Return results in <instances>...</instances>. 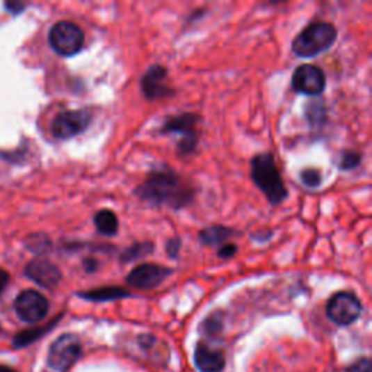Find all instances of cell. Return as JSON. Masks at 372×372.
Returning <instances> with one entry per match:
<instances>
[{"label": "cell", "mask_w": 372, "mask_h": 372, "mask_svg": "<svg viewBox=\"0 0 372 372\" xmlns=\"http://www.w3.org/2000/svg\"><path fill=\"white\" fill-rule=\"evenodd\" d=\"M301 182L307 186V188H318L323 182V177L318 169L314 168H309V169H304L301 172Z\"/></svg>", "instance_id": "20"}, {"label": "cell", "mask_w": 372, "mask_h": 372, "mask_svg": "<svg viewBox=\"0 0 372 372\" xmlns=\"http://www.w3.org/2000/svg\"><path fill=\"white\" fill-rule=\"evenodd\" d=\"M326 88V76L314 64H302L293 74V89L302 95H320Z\"/></svg>", "instance_id": "11"}, {"label": "cell", "mask_w": 372, "mask_h": 372, "mask_svg": "<svg viewBox=\"0 0 372 372\" xmlns=\"http://www.w3.org/2000/svg\"><path fill=\"white\" fill-rule=\"evenodd\" d=\"M237 253V246L236 245H223L218 249V257L221 259H230Z\"/></svg>", "instance_id": "24"}, {"label": "cell", "mask_w": 372, "mask_h": 372, "mask_svg": "<svg viewBox=\"0 0 372 372\" xmlns=\"http://www.w3.org/2000/svg\"><path fill=\"white\" fill-rule=\"evenodd\" d=\"M8 282H9V273L6 270H0V296H2Z\"/></svg>", "instance_id": "26"}, {"label": "cell", "mask_w": 372, "mask_h": 372, "mask_svg": "<svg viewBox=\"0 0 372 372\" xmlns=\"http://www.w3.org/2000/svg\"><path fill=\"white\" fill-rule=\"evenodd\" d=\"M181 248H182V241H181V238H177V237L170 238V240H169V243H168V246H166V250H168L169 257L176 259L177 254H179Z\"/></svg>", "instance_id": "23"}, {"label": "cell", "mask_w": 372, "mask_h": 372, "mask_svg": "<svg viewBox=\"0 0 372 372\" xmlns=\"http://www.w3.org/2000/svg\"><path fill=\"white\" fill-rule=\"evenodd\" d=\"M195 364L201 372H220L224 368L225 358L220 349L201 342L195 349Z\"/></svg>", "instance_id": "14"}, {"label": "cell", "mask_w": 372, "mask_h": 372, "mask_svg": "<svg viewBox=\"0 0 372 372\" xmlns=\"http://www.w3.org/2000/svg\"><path fill=\"white\" fill-rule=\"evenodd\" d=\"M82 357V343L76 334H63L48 350V365L56 371L69 369Z\"/></svg>", "instance_id": "6"}, {"label": "cell", "mask_w": 372, "mask_h": 372, "mask_svg": "<svg viewBox=\"0 0 372 372\" xmlns=\"http://www.w3.org/2000/svg\"><path fill=\"white\" fill-rule=\"evenodd\" d=\"M362 160V156L357 152H345L342 153V157L341 160H339V168H341L342 170H350V169H355L357 166H359Z\"/></svg>", "instance_id": "21"}, {"label": "cell", "mask_w": 372, "mask_h": 372, "mask_svg": "<svg viewBox=\"0 0 372 372\" xmlns=\"http://www.w3.org/2000/svg\"><path fill=\"white\" fill-rule=\"evenodd\" d=\"M93 221H95L96 229H98L101 234L108 236V237L118 234L120 221L115 213L111 211V209H101V211L95 214Z\"/></svg>", "instance_id": "17"}, {"label": "cell", "mask_w": 372, "mask_h": 372, "mask_svg": "<svg viewBox=\"0 0 372 372\" xmlns=\"http://www.w3.org/2000/svg\"><path fill=\"white\" fill-rule=\"evenodd\" d=\"M83 266L88 272H96L99 268V262L96 261V259H85L83 261Z\"/></svg>", "instance_id": "25"}, {"label": "cell", "mask_w": 372, "mask_h": 372, "mask_svg": "<svg viewBox=\"0 0 372 372\" xmlns=\"http://www.w3.org/2000/svg\"><path fill=\"white\" fill-rule=\"evenodd\" d=\"M53 50L63 57H73L82 51L85 34L76 24L69 21L57 22L48 35Z\"/></svg>", "instance_id": "5"}, {"label": "cell", "mask_w": 372, "mask_h": 372, "mask_svg": "<svg viewBox=\"0 0 372 372\" xmlns=\"http://www.w3.org/2000/svg\"><path fill=\"white\" fill-rule=\"evenodd\" d=\"M152 252H154V243H152V241H143V243H134L133 246H129L128 249H125L121 253V262L129 264V262L138 261V259L150 254Z\"/></svg>", "instance_id": "19"}, {"label": "cell", "mask_w": 372, "mask_h": 372, "mask_svg": "<svg viewBox=\"0 0 372 372\" xmlns=\"http://www.w3.org/2000/svg\"><path fill=\"white\" fill-rule=\"evenodd\" d=\"M5 6H6V9H9L12 13H19V12L25 8L24 3H6Z\"/></svg>", "instance_id": "27"}, {"label": "cell", "mask_w": 372, "mask_h": 372, "mask_svg": "<svg viewBox=\"0 0 372 372\" xmlns=\"http://www.w3.org/2000/svg\"><path fill=\"white\" fill-rule=\"evenodd\" d=\"M90 122L92 112L89 109L64 111L54 118L51 133L57 140H69L86 131Z\"/></svg>", "instance_id": "7"}, {"label": "cell", "mask_w": 372, "mask_h": 372, "mask_svg": "<svg viewBox=\"0 0 372 372\" xmlns=\"http://www.w3.org/2000/svg\"><path fill=\"white\" fill-rule=\"evenodd\" d=\"M250 176L254 185L264 192L269 204L280 205L286 200L288 191L282 181L281 172L270 153L256 154L252 159Z\"/></svg>", "instance_id": "2"}, {"label": "cell", "mask_w": 372, "mask_h": 372, "mask_svg": "<svg viewBox=\"0 0 372 372\" xmlns=\"http://www.w3.org/2000/svg\"><path fill=\"white\" fill-rule=\"evenodd\" d=\"M136 195L138 200L154 207L182 209L195 200V189L176 172L169 168H161L153 170L136 188Z\"/></svg>", "instance_id": "1"}, {"label": "cell", "mask_w": 372, "mask_h": 372, "mask_svg": "<svg viewBox=\"0 0 372 372\" xmlns=\"http://www.w3.org/2000/svg\"><path fill=\"white\" fill-rule=\"evenodd\" d=\"M25 275L31 281L47 289L56 288L61 281L60 269L53 262L42 257L31 261L25 268Z\"/></svg>", "instance_id": "13"}, {"label": "cell", "mask_w": 372, "mask_h": 372, "mask_svg": "<svg viewBox=\"0 0 372 372\" xmlns=\"http://www.w3.org/2000/svg\"><path fill=\"white\" fill-rule=\"evenodd\" d=\"M15 312L25 323L41 321L50 310L48 300L35 289H25L15 300Z\"/></svg>", "instance_id": "9"}, {"label": "cell", "mask_w": 372, "mask_h": 372, "mask_svg": "<svg viewBox=\"0 0 372 372\" xmlns=\"http://www.w3.org/2000/svg\"><path fill=\"white\" fill-rule=\"evenodd\" d=\"M200 117L197 114H179L173 115L161 125V134H176L181 136V140L176 144V150L181 156H186L195 152L200 143L198 133Z\"/></svg>", "instance_id": "4"}, {"label": "cell", "mask_w": 372, "mask_h": 372, "mask_svg": "<svg viewBox=\"0 0 372 372\" xmlns=\"http://www.w3.org/2000/svg\"><path fill=\"white\" fill-rule=\"evenodd\" d=\"M131 294L129 291L120 288V286H102L86 291V293H79V297H82L89 301H112V300H120V298H127Z\"/></svg>", "instance_id": "16"}, {"label": "cell", "mask_w": 372, "mask_h": 372, "mask_svg": "<svg viewBox=\"0 0 372 372\" xmlns=\"http://www.w3.org/2000/svg\"><path fill=\"white\" fill-rule=\"evenodd\" d=\"M0 332H2V326H0Z\"/></svg>", "instance_id": "29"}, {"label": "cell", "mask_w": 372, "mask_h": 372, "mask_svg": "<svg viewBox=\"0 0 372 372\" xmlns=\"http://www.w3.org/2000/svg\"><path fill=\"white\" fill-rule=\"evenodd\" d=\"M0 372H18V371H15L13 368L6 366V365H0Z\"/></svg>", "instance_id": "28"}, {"label": "cell", "mask_w": 372, "mask_h": 372, "mask_svg": "<svg viewBox=\"0 0 372 372\" xmlns=\"http://www.w3.org/2000/svg\"><path fill=\"white\" fill-rule=\"evenodd\" d=\"M141 92L149 101H157L172 96L175 90L169 86L166 67L154 64L141 79Z\"/></svg>", "instance_id": "12"}, {"label": "cell", "mask_w": 372, "mask_h": 372, "mask_svg": "<svg viewBox=\"0 0 372 372\" xmlns=\"http://www.w3.org/2000/svg\"><path fill=\"white\" fill-rule=\"evenodd\" d=\"M327 317L339 326H349L357 321L362 313V304L352 293L334 294L326 309Z\"/></svg>", "instance_id": "8"}, {"label": "cell", "mask_w": 372, "mask_h": 372, "mask_svg": "<svg viewBox=\"0 0 372 372\" xmlns=\"http://www.w3.org/2000/svg\"><path fill=\"white\" fill-rule=\"evenodd\" d=\"M58 318H56L51 325H48L45 327H37V329H29V330H24L21 333L16 334L13 337V348H24V346H28L31 345L32 342H35L37 339H40L42 334H45L48 330H50L51 327H54V325L57 323Z\"/></svg>", "instance_id": "18"}, {"label": "cell", "mask_w": 372, "mask_h": 372, "mask_svg": "<svg viewBox=\"0 0 372 372\" xmlns=\"http://www.w3.org/2000/svg\"><path fill=\"white\" fill-rule=\"evenodd\" d=\"M337 29L329 22H313L307 25L293 41V51L298 57L310 58L325 53L336 42Z\"/></svg>", "instance_id": "3"}, {"label": "cell", "mask_w": 372, "mask_h": 372, "mask_svg": "<svg viewBox=\"0 0 372 372\" xmlns=\"http://www.w3.org/2000/svg\"><path fill=\"white\" fill-rule=\"evenodd\" d=\"M236 233L233 229L225 227V225H211L200 232V241L204 246H221L233 237Z\"/></svg>", "instance_id": "15"}, {"label": "cell", "mask_w": 372, "mask_h": 372, "mask_svg": "<svg viewBox=\"0 0 372 372\" xmlns=\"http://www.w3.org/2000/svg\"><path fill=\"white\" fill-rule=\"evenodd\" d=\"M173 270L157 264H141L127 275V284L138 289H153L168 280Z\"/></svg>", "instance_id": "10"}, {"label": "cell", "mask_w": 372, "mask_h": 372, "mask_svg": "<svg viewBox=\"0 0 372 372\" xmlns=\"http://www.w3.org/2000/svg\"><path fill=\"white\" fill-rule=\"evenodd\" d=\"M372 366H371V361L369 358H362L359 361H357L355 364H352L346 372H371Z\"/></svg>", "instance_id": "22"}]
</instances>
